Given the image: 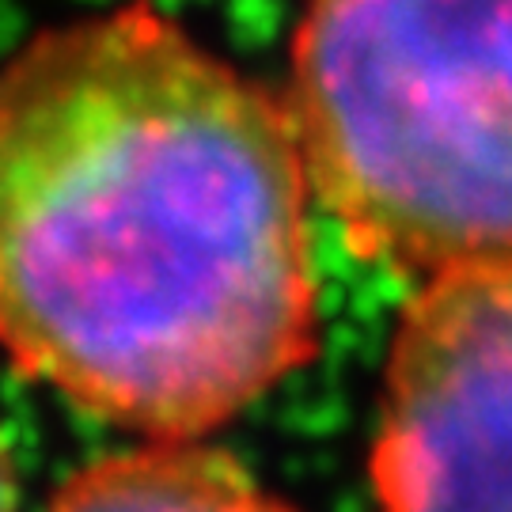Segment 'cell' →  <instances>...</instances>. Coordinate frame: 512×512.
I'll list each match as a JSON object with an SVG mask.
<instances>
[{"label": "cell", "mask_w": 512, "mask_h": 512, "mask_svg": "<svg viewBox=\"0 0 512 512\" xmlns=\"http://www.w3.org/2000/svg\"><path fill=\"white\" fill-rule=\"evenodd\" d=\"M285 103L148 4L0 65V349L92 418L202 440L319 349Z\"/></svg>", "instance_id": "obj_1"}, {"label": "cell", "mask_w": 512, "mask_h": 512, "mask_svg": "<svg viewBox=\"0 0 512 512\" xmlns=\"http://www.w3.org/2000/svg\"><path fill=\"white\" fill-rule=\"evenodd\" d=\"M285 110L361 258L421 281L512 262V0H311Z\"/></svg>", "instance_id": "obj_2"}, {"label": "cell", "mask_w": 512, "mask_h": 512, "mask_svg": "<svg viewBox=\"0 0 512 512\" xmlns=\"http://www.w3.org/2000/svg\"><path fill=\"white\" fill-rule=\"evenodd\" d=\"M376 512H512V262L421 281L368 448Z\"/></svg>", "instance_id": "obj_3"}, {"label": "cell", "mask_w": 512, "mask_h": 512, "mask_svg": "<svg viewBox=\"0 0 512 512\" xmlns=\"http://www.w3.org/2000/svg\"><path fill=\"white\" fill-rule=\"evenodd\" d=\"M46 512H300L202 440H145L80 467Z\"/></svg>", "instance_id": "obj_4"}, {"label": "cell", "mask_w": 512, "mask_h": 512, "mask_svg": "<svg viewBox=\"0 0 512 512\" xmlns=\"http://www.w3.org/2000/svg\"><path fill=\"white\" fill-rule=\"evenodd\" d=\"M19 505V475H16V459L12 448L0 433V512H16Z\"/></svg>", "instance_id": "obj_5"}]
</instances>
